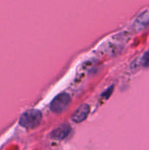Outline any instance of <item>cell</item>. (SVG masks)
Here are the masks:
<instances>
[{
	"label": "cell",
	"mask_w": 149,
	"mask_h": 150,
	"mask_svg": "<svg viewBox=\"0 0 149 150\" xmlns=\"http://www.w3.org/2000/svg\"><path fill=\"white\" fill-rule=\"evenodd\" d=\"M42 120V114L39 110L31 109L24 112L20 119L19 124L25 128H33L40 125Z\"/></svg>",
	"instance_id": "cell-1"
},
{
	"label": "cell",
	"mask_w": 149,
	"mask_h": 150,
	"mask_svg": "<svg viewBox=\"0 0 149 150\" xmlns=\"http://www.w3.org/2000/svg\"><path fill=\"white\" fill-rule=\"evenodd\" d=\"M70 100H71L70 96L68 94L61 93L53 99V101L50 105V108L55 113L62 112L69 105Z\"/></svg>",
	"instance_id": "cell-2"
},
{
	"label": "cell",
	"mask_w": 149,
	"mask_h": 150,
	"mask_svg": "<svg viewBox=\"0 0 149 150\" xmlns=\"http://www.w3.org/2000/svg\"><path fill=\"white\" fill-rule=\"evenodd\" d=\"M71 127L68 123H63L57 127L52 133H51V138L58 141L64 140L70 133Z\"/></svg>",
	"instance_id": "cell-3"
},
{
	"label": "cell",
	"mask_w": 149,
	"mask_h": 150,
	"mask_svg": "<svg viewBox=\"0 0 149 150\" xmlns=\"http://www.w3.org/2000/svg\"><path fill=\"white\" fill-rule=\"evenodd\" d=\"M90 113V106L86 104L80 105L73 113L71 120L76 123H81L85 120Z\"/></svg>",
	"instance_id": "cell-4"
},
{
	"label": "cell",
	"mask_w": 149,
	"mask_h": 150,
	"mask_svg": "<svg viewBox=\"0 0 149 150\" xmlns=\"http://www.w3.org/2000/svg\"><path fill=\"white\" fill-rule=\"evenodd\" d=\"M142 65L145 68H149V51H148L142 57Z\"/></svg>",
	"instance_id": "cell-5"
}]
</instances>
